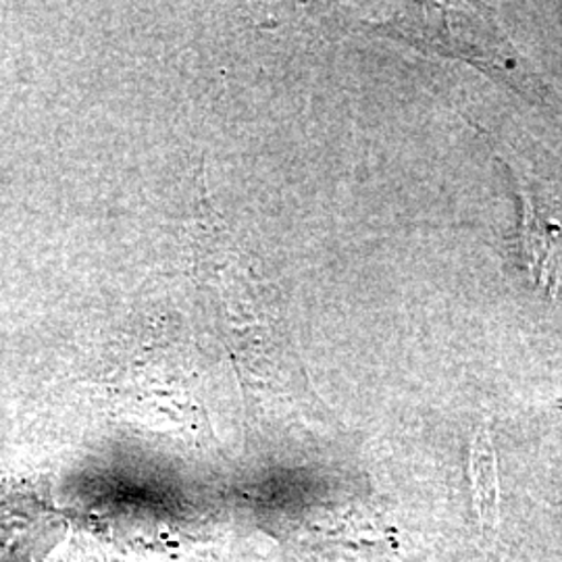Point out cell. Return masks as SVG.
<instances>
[{
  "label": "cell",
  "mask_w": 562,
  "mask_h": 562,
  "mask_svg": "<svg viewBox=\"0 0 562 562\" xmlns=\"http://www.w3.org/2000/svg\"><path fill=\"white\" fill-rule=\"evenodd\" d=\"M471 487H473V508L483 531H492L498 527L501 515V494H498V473H496V457L487 431H480L471 446Z\"/></svg>",
  "instance_id": "6da1fadb"
}]
</instances>
